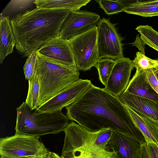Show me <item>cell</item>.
I'll return each mask as SVG.
<instances>
[{"instance_id": "6da1fadb", "label": "cell", "mask_w": 158, "mask_h": 158, "mask_svg": "<svg viewBox=\"0 0 158 158\" xmlns=\"http://www.w3.org/2000/svg\"><path fill=\"white\" fill-rule=\"evenodd\" d=\"M65 108L69 120L90 131L110 129L140 144L146 142L125 104L105 87L100 88L91 84L83 94Z\"/></svg>"}, {"instance_id": "7a4b0ae2", "label": "cell", "mask_w": 158, "mask_h": 158, "mask_svg": "<svg viewBox=\"0 0 158 158\" xmlns=\"http://www.w3.org/2000/svg\"><path fill=\"white\" fill-rule=\"evenodd\" d=\"M71 12L36 8L14 15L10 24L18 53L23 57H28L48 41L58 37L64 22Z\"/></svg>"}, {"instance_id": "3957f363", "label": "cell", "mask_w": 158, "mask_h": 158, "mask_svg": "<svg viewBox=\"0 0 158 158\" xmlns=\"http://www.w3.org/2000/svg\"><path fill=\"white\" fill-rule=\"evenodd\" d=\"M63 158H116L108 143L113 131L110 129L90 131L73 122L64 129Z\"/></svg>"}, {"instance_id": "277c9868", "label": "cell", "mask_w": 158, "mask_h": 158, "mask_svg": "<svg viewBox=\"0 0 158 158\" xmlns=\"http://www.w3.org/2000/svg\"><path fill=\"white\" fill-rule=\"evenodd\" d=\"M15 133L40 137L63 131L69 119L62 110L41 112L32 109L25 102L16 108Z\"/></svg>"}, {"instance_id": "5b68a950", "label": "cell", "mask_w": 158, "mask_h": 158, "mask_svg": "<svg viewBox=\"0 0 158 158\" xmlns=\"http://www.w3.org/2000/svg\"><path fill=\"white\" fill-rule=\"evenodd\" d=\"M35 73L40 85L38 107L61 93L79 79L76 67L66 66L38 56Z\"/></svg>"}, {"instance_id": "8992f818", "label": "cell", "mask_w": 158, "mask_h": 158, "mask_svg": "<svg viewBox=\"0 0 158 158\" xmlns=\"http://www.w3.org/2000/svg\"><path fill=\"white\" fill-rule=\"evenodd\" d=\"M78 70L86 71L96 67L100 60L97 26L68 40Z\"/></svg>"}, {"instance_id": "52a82bcc", "label": "cell", "mask_w": 158, "mask_h": 158, "mask_svg": "<svg viewBox=\"0 0 158 158\" xmlns=\"http://www.w3.org/2000/svg\"><path fill=\"white\" fill-rule=\"evenodd\" d=\"M50 152L39 137L15 133L0 139V156L8 158L43 156Z\"/></svg>"}, {"instance_id": "ba28073f", "label": "cell", "mask_w": 158, "mask_h": 158, "mask_svg": "<svg viewBox=\"0 0 158 158\" xmlns=\"http://www.w3.org/2000/svg\"><path fill=\"white\" fill-rule=\"evenodd\" d=\"M115 25L104 18L100 19L97 25L100 59L108 58L116 61L124 57L123 39L118 33Z\"/></svg>"}, {"instance_id": "9c48e42d", "label": "cell", "mask_w": 158, "mask_h": 158, "mask_svg": "<svg viewBox=\"0 0 158 158\" xmlns=\"http://www.w3.org/2000/svg\"><path fill=\"white\" fill-rule=\"evenodd\" d=\"M98 14L86 10L73 11L64 22L59 37L68 40L96 26L101 19Z\"/></svg>"}, {"instance_id": "30bf717a", "label": "cell", "mask_w": 158, "mask_h": 158, "mask_svg": "<svg viewBox=\"0 0 158 158\" xmlns=\"http://www.w3.org/2000/svg\"><path fill=\"white\" fill-rule=\"evenodd\" d=\"M35 52L38 56L48 60L76 67L73 53L68 40L59 37L48 41Z\"/></svg>"}, {"instance_id": "8fae6325", "label": "cell", "mask_w": 158, "mask_h": 158, "mask_svg": "<svg viewBox=\"0 0 158 158\" xmlns=\"http://www.w3.org/2000/svg\"><path fill=\"white\" fill-rule=\"evenodd\" d=\"M91 84L90 80L79 79L61 93L37 107V109L41 112L62 110L81 97Z\"/></svg>"}, {"instance_id": "7c38bea8", "label": "cell", "mask_w": 158, "mask_h": 158, "mask_svg": "<svg viewBox=\"0 0 158 158\" xmlns=\"http://www.w3.org/2000/svg\"><path fill=\"white\" fill-rule=\"evenodd\" d=\"M134 68L133 60L128 58L123 57L116 61L105 88L112 94L118 96L126 89Z\"/></svg>"}, {"instance_id": "4fadbf2b", "label": "cell", "mask_w": 158, "mask_h": 158, "mask_svg": "<svg viewBox=\"0 0 158 158\" xmlns=\"http://www.w3.org/2000/svg\"><path fill=\"white\" fill-rule=\"evenodd\" d=\"M109 148L116 158H138L141 145L135 139L120 133L113 131L109 140Z\"/></svg>"}, {"instance_id": "5bb4252c", "label": "cell", "mask_w": 158, "mask_h": 158, "mask_svg": "<svg viewBox=\"0 0 158 158\" xmlns=\"http://www.w3.org/2000/svg\"><path fill=\"white\" fill-rule=\"evenodd\" d=\"M118 97L138 114L158 122V102L124 92Z\"/></svg>"}, {"instance_id": "9a60e30c", "label": "cell", "mask_w": 158, "mask_h": 158, "mask_svg": "<svg viewBox=\"0 0 158 158\" xmlns=\"http://www.w3.org/2000/svg\"><path fill=\"white\" fill-rule=\"evenodd\" d=\"M124 92L158 102V94L151 86L146 70H136Z\"/></svg>"}, {"instance_id": "2e32d148", "label": "cell", "mask_w": 158, "mask_h": 158, "mask_svg": "<svg viewBox=\"0 0 158 158\" xmlns=\"http://www.w3.org/2000/svg\"><path fill=\"white\" fill-rule=\"evenodd\" d=\"M134 123L143 135L146 142L158 146V122L140 115L125 104Z\"/></svg>"}, {"instance_id": "e0dca14e", "label": "cell", "mask_w": 158, "mask_h": 158, "mask_svg": "<svg viewBox=\"0 0 158 158\" xmlns=\"http://www.w3.org/2000/svg\"><path fill=\"white\" fill-rule=\"evenodd\" d=\"M0 35V62L2 64L5 58L12 53L16 45L9 16L1 15Z\"/></svg>"}, {"instance_id": "ac0fdd59", "label": "cell", "mask_w": 158, "mask_h": 158, "mask_svg": "<svg viewBox=\"0 0 158 158\" xmlns=\"http://www.w3.org/2000/svg\"><path fill=\"white\" fill-rule=\"evenodd\" d=\"M90 0H35L36 8L48 9H64L72 11L79 10Z\"/></svg>"}, {"instance_id": "d6986e66", "label": "cell", "mask_w": 158, "mask_h": 158, "mask_svg": "<svg viewBox=\"0 0 158 158\" xmlns=\"http://www.w3.org/2000/svg\"><path fill=\"white\" fill-rule=\"evenodd\" d=\"M123 11L144 17L158 16V7L140 4L136 2L131 3L126 7Z\"/></svg>"}, {"instance_id": "ffe728a7", "label": "cell", "mask_w": 158, "mask_h": 158, "mask_svg": "<svg viewBox=\"0 0 158 158\" xmlns=\"http://www.w3.org/2000/svg\"><path fill=\"white\" fill-rule=\"evenodd\" d=\"M135 29L144 44L158 52V32L148 25H139Z\"/></svg>"}, {"instance_id": "44dd1931", "label": "cell", "mask_w": 158, "mask_h": 158, "mask_svg": "<svg viewBox=\"0 0 158 158\" xmlns=\"http://www.w3.org/2000/svg\"><path fill=\"white\" fill-rule=\"evenodd\" d=\"M28 81V92L25 102L33 109L38 107L40 91V83L35 71L33 76Z\"/></svg>"}, {"instance_id": "7402d4cb", "label": "cell", "mask_w": 158, "mask_h": 158, "mask_svg": "<svg viewBox=\"0 0 158 158\" xmlns=\"http://www.w3.org/2000/svg\"><path fill=\"white\" fill-rule=\"evenodd\" d=\"M115 61L108 58L101 59L98 61L95 67L97 69L100 82L107 86L109 78L115 64Z\"/></svg>"}, {"instance_id": "603a6c76", "label": "cell", "mask_w": 158, "mask_h": 158, "mask_svg": "<svg viewBox=\"0 0 158 158\" xmlns=\"http://www.w3.org/2000/svg\"><path fill=\"white\" fill-rule=\"evenodd\" d=\"M133 60L134 67L136 70L145 71L158 67V60L150 58L140 52H137Z\"/></svg>"}, {"instance_id": "cb8c5ba5", "label": "cell", "mask_w": 158, "mask_h": 158, "mask_svg": "<svg viewBox=\"0 0 158 158\" xmlns=\"http://www.w3.org/2000/svg\"><path fill=\"white\" fill-rule=\"evenodd\" d=\"M99 7L104 10L108 15L115 14L123 12L125 8L124 5L118 0L115 1L106 0L95 1Z\"/></svg>"}, {"instance_id": "d4e9b609", "label": "cell", "mask_w": 158, "mask_h": 158, "mask_svg": "<svg viewBox=\"0 0 158 158\" xmlns=\"http://www.w3.org/2000/svg\"><path fill=\"white\" fill-rule=\"evenodd\" d=\"M38 57L36 52H33L27 57L24 65L23 69L24 75L26 79L28 81L35 73Z\"/></svg>"}, {"instance_id": "484cf974", "label": "cell", "mask_w": 158, "mask_h": 158, "mask_svg": "<svg viewBox=\"0 0 158 158\" xmlns=\"http://www.w3.org/2000/svg\"><path fill=\"white\" fill-rule=\"evenodd\" d=\"M35 0H11L7 5L5 10L9 13L25 9L35 4Z\"/></svg>"}, {"instance_id": "4316f807", "label": "cell", "mask_w": 158, "mask_h": 158, "mask_svg": "<svg viewBox=\"0 0 158 158\" xmlns=\"http://www.w3.org/2000/svg\"><path fill=\"white\" fill-rule=\"evenodd\" d=\"M148 81L152 89L158 94V79L155 69L146 70Z\"/></svg>"}, {"instance_id": "83f0119b", "label": "cell", "mask_w": 158, "mask_h": 158, "mask_svg": "<svg viewBox=\"0 0 158 158\" xmlns=\"http://www.w3.org/2000/svg\"><path fill=\"white\" fill-rule=\"evenodd\" d=\"M146 142L151 158H158V146L154 143Z\"/></svg>"}, {"instance_id": "f1b7e54d", "label": "cell", "mask_w": 158, "mask_h": 158, "mask_svg": "<svg viewBox=\"0 0 158 158\" xmlns=\"http://www.w3.org/2000/svg\"><path fill=\"white\" fill-rule=\"evenodd\" d=\"M140 154L138 158H151L146 142L140 144Z\"/></svg>"}, {"instance_id": "f546056e", "label": "cell", "mask_w": 158, "mask_h": 158, "mask_svg": "<svg viewBox=\"0 0 158 158\" xmlns=\"http://www.w3.org/2000/svg\"><path fill=\"white\" fill-rule=\"evenodd\" d=\"M136 2L140 4L153 5L158 7V0L149 1L144 2H140L137 1Z\"/></svg>"}, {"instance_id": "4dcf8cb0", "label": "cell", "mask_w": 158, "mask_h": 158, "mask_svg": "<svg viewBox=\"0 0 158 158\" xmlns=\"http://www.w3.org/2000/svg\"><path fill=\"white\" fill-rule=\"evenodd\" d=\"M48 158H63V157L62 156H60L55 153L50 152Z\"/></svg>"}, {"instance_id": "1f68e13d", "label": "cell", "mask_w": 158, "mask_h": 158, "mask_svg": "<svg viewBox=\"0 0 158 158\" xmlns=\"http://www.w3.org/2000/svg\"><path fill=\"white\" fill-rule=\"evenodd\" d=\"M48 154L45 155V156H34V157H18V158H47ZM1 156V158H10L6 157L3 156Z\"/></svg>"}, {"instance_id": "d6a6232c", "label": "cell", "mask_w": 158, "mask_h": 158, "mask_svg": "<svg viewBox=\"0 0 158 158\" xmlns=\"http://www.w3.org/2000/svg\"><path fill=\"white\" fill-rule=\"evenodd\" d=\"M157 73H158V67H157L156 69H155Z\"/></svg>"}, {"instance_id": "836d02e7", "label": "cell", "mask_w": 158, "mask_h": 158, "mask_svg": "<svg viewBox=\"0 0 158 158\" xmlns=\"http://www.w3.org/2000/svg\"><path fill=\"white\" fill-rule=\"evenodd\" d=\"M157 79H158V73H157Z\"/></svg>"}, {"instance_id": "e575fe53", "label": "cell", "mask_w": 158, "mask_h": 158, "mask_svg": "<svg viewBox=\"0 0 158 158\" xmlns=\"http://www.w3.org/2000/svg\"></svg>"}]
</instances>
